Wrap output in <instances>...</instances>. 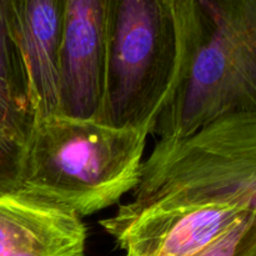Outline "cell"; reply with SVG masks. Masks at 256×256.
Listing matches in <instances>:
<instances>
[{"mask_svg":"<svg viewBox=\"0 0 256 256\" xmlns=\"http://www.w3.org/2000/svg\"><path fill=\"white\" fill-rule=\"evenodd\" d=\"M186 0H110L99 122L152 134L194 62Z\"/></svg>","mask_w":256,"mask_h":256,"instance_id":"cell-1","label":"cell"},{"mask_svg":"<svg viewBox=\"0 0 256 256\" xmlns=\"http://www.w3.org/2000/svg\"><path fill=\"white\" fill-rule=\"evenodd\" d=\"M250 212L224 204L139 205L129 202L100 222L134 256H189L209 245Z\"/></svg>","mask_w":256,"mask_h":256,"instance_id":"cell-5","label":"cell"},{"mask_svg":"<svg viewBox=\"0 0 256 256\" xmlns=\"http://www.w3.org/2000/svg\"><path fill=\"white\" fill-rule=\"evenodd\" d=\"M198 34L194 62L152 134L185 136L219 118L256 112V0H186Z\"/></svg>","mask_w":256,"mask_h":256,"instance_id":"cell-3","label":"cell"},{"mask_svg":"<svg viewBox=\"0 0 256 256\" xmlns=\"http://www.w3.org/2000/svg\"><path fill=\"white\" fill-rule=\"evenodd\" d=\"M130 202L224 204L256 212V112L226 115L185 136L159 140Z\"/></svg>","mask_w":256,"mask_h":256,"instance_id":"cell-4","label":"cell"},{"mask_svg":"<svg viewBox=\"0 0 256 256\" xmlns=\"http://www.w3.org/2000/svg\"><path fill=\"white\" fill-rule=\"evenodd\" d=\"M10 0H0V190L14 188L20 155L34 122L22 66L8 30Z\"/></svg>","mask_w":256,"mask_h":256,"instance_id":"cell-9","label":"cell"},{"mask_svg":"<svg viewBox=\"0 0 256 256\" xmlns=\"http://www.w3.org/2000/svg\"><path fill=\"white\" fill-rule=\"evenodd\" d=\"M82 218L15 189L0 190V256H84Z\"/></svg>","mask_w":256,"mask_h":256,"instance_id":"cell-8","label":"cell"},{"mask_svg":"<svg viewBox=\"0 0 256 256\" xmlns=\"http://www.w3.org/2000/svg\"><path fill=\"white\" fill-rule=\"evenodd\" d=\"M124 256H134V255H132V254H128V252H126V254H125Z\"/></svg>","mask_w":256,"mask_h":256,"instance_id":"cell-11","label":"cell"},{"mask_svg":"<svg viewBox=\"0 0 256 256\" xmlns=\"http://www.w3.org/2000/svg\"><path fill=\"white\" fill-rule=\"evenodd\" d=\"M110 0H64L59 55L60 114L99 116Z\"/></svg>","mask_w":256,"mask_h":256,"instance_id":"cell-6","label":"cell"},{"mask_svg":"<svg viewBox=\"0 0 256 256\" xmlns=\"http://www.w3.org/2000/svg\"><path fill=\"white\" fill-rule=\"evenodd\" d=\"M189 256H256V212H249L225 234Z\"/></svg>","mask_w":256,"mask_h":256,"instance_id":"cell-10","label":"cell"},{"mask_svg":"<svg viewBox=\"0 0 256 256\" xmlns=\"http://www.w3.org/2000/svg\"><path fill=\"white\" fill-rule=\"evenodd\" d=\"M64 0H10L8 30L35 120L60 114L59 55Z\"/></svg>","mask_w":256,"mask_h":256,"instance_id":"cell-7","label":"cell"},{"mask_svg":"<svg viewBox=\"0 0 256 256\" xmlns=\"http://www.w3.org/2000/svg\"><path fill=\"white\" fill-rule=\"evenodd\" d=\"M149 135L64 114L35 120L12 189L80 218L102 212L138 186Z\"/></svg>","mask_w":256,"mask_h":256,"instance_id":"cell-2","label":"cell"}]
</instances>
